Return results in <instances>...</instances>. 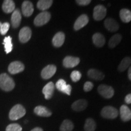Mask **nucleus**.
Returning <instances> with one entry per match:
<instances>
[{
    "label": "nucleus",
    "mask_w": 131,
    "mask_h": 131,
    "mask_svg": "<svg viewBox=\"0 0 131 131\" xmlns=\"http://www.w3.org/2000/svg\"><path fill=\"white\" fill-rule=\"evenodd\" d=\"M50 14L47 11H43L36 16L34 19V24L36 26H42L47 24L50 19Z\"/></svg>",
    "instance_id": "nucleus-3"
},
{
    "label": "nucleus",
    "mask_w": 131,
    "mask_h": 131,
    "mask_svg": "<svg viewBox=\"0 0 131 131\" xmlns=\"http://www.w3.org/2000/svg\"><path fill=\"white\" fill-rule=\"evenodd\" d=\"M122 37L120 34H115L111 38L109 41V46L110 48H114L121 42Z\"/></svg>",
    "instance_id": "nucleus-26"
},
{
    "label": "nucleus",
    "mask_w": 131,
    "mask_h": 131,
    "mask_svg": "<svg viewBox=\"0 0 131 131\" xmlns=\"http://www.w3.org/2000/svg\"><path fill=\"white\" fill-rule=\"evenodd\" d=\"M71 91H72V87L69 84H67L66 88H65L64 91H63V93H64L68 95H70V94H71Z\"/></svg>",
    "instance_id": "nucleus-36"
},
{
    "label": "nucleus",
    "mask_w": 131,
    "mask_h": 131,
    "mask_svg": "<svg viewBox=\"0 0 131 131\" xmlns=\"http://www.w3.org/2000/svg\"><path fill=\"white\" fill-rule=\"evenodd\" d=\"M92 41L94 45L98 47H101L105 45V38L100 33H96L92 36Z\"/></svg>",
    "instance_id": "nucleus-19"
},
{
    "label": "nucleus",
    "mask_w": 131,
    "mask_h": 131,
    "mask_svg": "<svg viewBox=\"0 0 131 131\" xmlns=\"http://www.w3.org/2000/svg\"><path fill=\"white\" fill-rule=\"evenodd\" d=\"M106 29L110 32H117L119 29V25L115 19L109 18L104 21Z\"/></svg>",
    "instance_id": "nucleus-14"
},
{
    "label": "nucleus",
    "mask_w": 131,
    "mask_h": 131,
    "mask_svg": "<svg viewBox=\"0 0 131 131\" xmlns=\"http://www.w3.org/2000/svg\"><path fill=\"white\" fill-rule=\"evenodd\" d=\"M98 92L103 97L111 98L114 95V90L112 87L106 84H101L98 86Z\"/></svg>",
    "instance_id": "nucleus-5"
},
{
    "label": "nucleus",
    "mask_w": 131,
    "mask_h": 131,
    "mask_svg": "<svg viewBox=\"0 0 131 131\" xmlns=\"http://www.w3.org/2000/svg\"><path fill=\"white\" fill-rule=\"evenodd\" d=\"M107 13V10L102 5H98L94 7L93 12V17L95 20L101 21L105 17Z\"/></svg>",
    "instance_id": "nucleus-6"
},
{
    "label": "nucleus",
    "mask_w": 131,
    "mask_h": 131,
    "mask_svg": "<svg viewBox=\"0 0 131 131\" xmlns=\"http://www.w3.org/2000/svg\"><path fill=\"white\" fill-rule=\"evenodd\" d=\"M77 3L80 6H87L91 3V0H77Z\"/></svg>",
    "instance_id": "nucleus-35"
},
{
    "label": "nucleus",
    "mask_w": 131,
    "mask_h": 131,
    "mask_svg": "<svg viewBox=\"0 0 131 131\" xmlns=\"http://www.w3.org/2000/svg\"><path fill=\"white\" fill-rule=\"evenodd\" d=\"M131 64V58L129 57H125V58L123 59L119 64L118 67V70L119 72H124L127 68L130 67Z\"/></svg>",
    "instance_id": "nucleus-24"
},
{
    "label": "nucleus",
    "mask_w": 131,
    "mask_h": 131,
    "mask_svg": "<svg viewBox=\"0 0 131 131\" xmlns=\"http://www.w3.org/2000/svg\"><path fill=\"white\" fill-rule=\"evenodd\" d=\"M88 75L91 79L96 80V81H101L104 78V75L100 71L94 69H91L88 70Z\"/></svg>",
    "instance_id": "nucleus-21"
},
{
    "label": "nucleus",
    "mask_w": 131,
    "mask_h": 131,
    "mask_svg": "<svg viewBox=\"0 0 131 131\" xmlns=\"http://www.w3.org/2000/svg\"><path fill=\"white\" fill-rule=\"evenodd\" d=\"M120 117L123 122H128L131 119V111L126 105H122L120 107Z\"/></svg>",
    "instance_id": "nucleus-17"
},
{
    "label": "nucleus",
    "mask_w": 131,
    "mask_h": 131,
    "mask_svg": "<svg viewBox=\"0 0 131 131\" xmlns=\"http://www.w3.org/2000/svg\"><path fill=\"white\" fill-rule=\"evenodd\" d=\"M21 21V15L18 9H16L13 12L11 16L12 25L14 28H17L20 25Z\"/></svg>",
    "instance_id": "nucleus-18"
},
{
    "label": "nucleus",
    "mask_w": 131,
    "mask_h": 131,
    "mask_svg": "<svg viewBox=\"0 0 131 131\" xmlns=\"http://www.w3.org/2000/svg\"><path fill=\"white\" fill-rule=\"evenodd\" d=\"M54 89H55V85L52 82H49L46 85H45V86L42 89V93L46 99L49 100L52 97Z\"/></svg>",
    "instance_id": "nucleus-15"
},
{
    "label": "nucleus",
    "mask_w": 131,
    "mask_h": 131,
    "mask_svg": "<svg viewBox=\"0 0 131 131\" xmlns=\"http://www.w3.org/2000/svg\"><path fill=\"white\" fill-rule=\"evenodd\" d=\"M1 25H2V24H1V23L0 22V31H1Z\"/></svg>",
    "instance_id": "nucleus-40"
},
{
    "label": "nucleus",
    "mask_w": 131,
    "mask_h": 131,
    "mask_svg": "<svg viewBox=\"0 0 131 131\" xmlns=\"http://www.w3.org/2000/svg\"><path fill=\"white\" fill-rule=\"evenodd\" d=\"M128 78L131 81V66L129 68L128 70Z\"/></svg>",
    "instance_id": "nucleus-38"
},
{
    "label": "nucleus",
    "mask_w": 131,
    "mask_h": 131,
    "mask_svg": "<svg viewBox=\"0 0 131 131\" xmlns=\"http://www.w3.org/2000/svg\"><path fill=\"white\" fill-rule=\"evenodd\" d=\"M73 127L74 125L71 121L69 119H64L60 127V131H72Z\"/></svg>",
    "instance_id": "nucleus-27"
},
{
    "label": "nucleus",
    "mask_w": 131,
    "mask_h": 131,
    "mask_svg": "<svg viewBox=\"0 0 131 131\" xmlns=\"http://www.w3.org/2000/svg\"><path fill=\"white\" fill-rule=\"evenodd\" d=\"M89 22V18L87 15L83 14L77 19L76 21L75 22L74 26H73V29L75 30H79L84 27L85 26L88 24Z\"/></svg>",
    "instance_id": "nucleus-11"
},
{
    "label": "nucleus",
    "mask_w": 131,
    "mask_h": 131,
    "mask_svg": "<svg viewBox=\"0 0 131 131\" xmlns=\"http://www.w3.org/2000/svg\"><path fill=\"white\" fill-rule=\"evenodd\" d=\"M6 131H22V127L18 124L12 123L7 126Z\"/></svg>",
    "instance_id": "nucleus-31"
},
{
    "label": "nucleus",
    "mask_w": 131,
    "mask_h": 131,
    "mask_svg": "<svg viewBox=\"0 0 131 131\" xmlns=\"http://www.w3.org/2000/svg\"><path fill=\"white\" fill-rule=\"evenodd\" d=\"M24 65L20 61H14L10 64L8 70L11 74H16L20 73L24 70Z\"/></svg>",
    "instance_id": "nucleus-8"
},
{
    "label": "nucleus",
    "mask_w": 131,
    "mask_h": 131,
    "mask_svg": "<svg viewBox=\"0 0 131 131\" xmlns=\"http://www.w3.org/2000/svg\"><path fill=\"white\" fill-rule=\"evenodd\" d=\"M65 41V35L63 32H57L52 39V44L53 46L60 47L63 45Z\"/></svg>",
    "instance_id": "nucleus-13"
},
{
    "label": "nucleus",
    "mask_w": 131,
    "mask_h": 131,
    "mask_svg": "<svg viewBox=\"0 0 131 131\" xmlns=\"http://www.w3.org/2000/svg\"><path fill=\"white\" fill-rule=\"evenodd\" d=\"M30 131H43V130L41 128H40V127H35V128L33 129Z\"/></svg>",
    "instance_id": "nucleus-39"
},
{
    "label": "nucleus",
    "mask_w": 131,
    "mask_h": 131,
    "mask_svg": "<svg viewBox=\"0 0 131 131\" xmlns=\"http://www.w3.org/2000/svg\"><path fill=\"white\" fill-rule=\"evenodd\" d=\"M53 1L52 0H40L37 3L38 9L45 11L48 9L52 6Z\"/></svg>",
    "instance_id": "nucleus-25"
},
{
    "label": "nucleus",
    "mask_w": 131,
    "mask_h": 131,
    "mask_svg": "<svg viewBox=\"0 0 131 131\" xmlns=\"http://www.w3.org/2000/svg\"><path fill=\"white\" fill-rule=\"evenodd\" d=\"M3 45L4 46L5 51L6 53H9L13 49V45L12 42V37L8 36L4 39Z\"/></svg>",
    "instance_id": "nucleus-29"
},
{
    "label": "nucleus",
    "mask_w": 131,
    "mask_h": 131,
    "mask_svg": "<svg viewBox=\"0 0 131 131\" xmlns=\"http://www.w3.org/2000/svg\"><path fill=\"white\" fill-rule=\"evenodd\" d=\"M22 12L23 14L26 17L31 16L34 12V8L33 4L29 1H24L22 4Z\"/></svg>",
    "instance_id": "nucleus-12"
},
{
    "label": "nucleus",
    "mask_w": 131,
    "mask_h": 131,
    "mask_svg": "<svg viewBox=\"0 0 131 131\" xmlns=\"http://www.w3.org/2000/svg\"><path fill=\"white\" fill-rule=\"evenodd\" d=\"M2 8L3 11L5 13L9 14V13L13 12L15 10V4L12 0H6L3 3Z\"/></svg>",
    "instance_id": "nucleus-22"
},
{
    "label": "nucleus",
    "mask_w": 131,
    "mask_h": 131,
    "mask_svg": "<svg viewBox=\"0 0 131 131\" xmlns=\"http://www.w3.org/2000/svg\"><path fill=\"white\" fill-rule=\"evenodd\" d=\"M80 58L78 57L67 56L64 58L63 64L66 68H73L77 66L80 63Z\"/></svg>",
    "instance_id": "nucleus-10"
},
{
    "label": "nucleus",
    "mask_w": 131,
    "mask_h": 131,
    "mask_svg": "<svg viewBox=\"0 0 131 131\" xmlns=\"http://www.w3.org/2000/svg\"><path fill=\"white\" fill-rule=\"evenodd\" d=\"M32 36V30L29 27H24L19 33V40L23 43L29 41Z\"/></svg>",
    "instance_id": "nucleus-9"
},
{
    "label": "nucleus",
    "mask_w": 131,
    "mask_h": 131,
    "mask_svg": "<svg viewBox=\"0 0 131 131\" xmlns=\"http://www.w3.org/2000/svg\"><path fill=\"white\" fill-rule=\"evenodd\" d=\"M95 122L92 118H88L85 122L84 129L85 131H95L96 129Z\"/></svg>",
    "instance_id": "nucleus-28"
},
{
    "label": "nucleus",
    "mask_w": 131,
    "mask_h": 131,
    "mask_svg": "<svg viewBox=\"0 0 131 131\" xmlns=\"http://www.w3.org/2000/svg\"><path fill=\"white\" fill-rule=\"evenodd\" d=\"M34 112L37 115L42 117H49L52 115V112L47 107L42 106H38L34 109Z\"/></svg>",
    "instance_id": "nucleus-16"
},
{
    "label": "nucleus",
    "mask_w": 131,
    "mask_h": 131,
    "mask_svg": "<svg viewBox=\"0 0 131 131\" xmlns=\"http://www.w3.org/2000/svg\"><path fill=\"white\" fill-rule=\"evenodd\" d=\"M26 109L21 104H16L14 106L9 112V117L11 120H17L25 115Z\"/></svg>",
    "instance_id": "nucleus-2"
},
{
    "label": "nucleus",
    "mask_w": 131,
    "mask_h": 131,
    "mask_svg": "<svg viewBox=\"0 0 131 131\" xmlns=\"http://www.w3.org/2000/svg\"><path fill=\"white\" fill-rule=\"evenodd\" d=\"M124 101L127 104H131V94H129L126 96Z\"/></svg>",
    "instance_id": "nucleus-37"
},
{
    "label": "nucleus",
    "mask_w": 131,
    "mask_h": 131,
    "mask_svg": "<svg viewBox=\"0 0 131 131\" xmlns=\"http://www.w3.org/2000/svg\"><path fill=\"white\" fill-rule=\"evenodd\" d=\"M87 106H88L87 101L84 99H80L73 103L72 105V108L73 111L79 112V111H84L87 107Z\"/></svg>",
    "instance_id": "nucleus-20"
},
{
    "label": "nucleus",
    "mask_w": 131,
    "mask_h": 131,
    "mask_svg": "<svg viewBox=\"0 0 131 131\" xmlns=\"http://www.w3.org/2000/svg\"><path fill=\"white\" fill-rule=\"evenodd\" d=\"M70 78L73 82H77L81 79V73L78 70H74L70 74Z\"/></svg>",
    "instance_id": "nucleus-32"
},
{
    "label": "nucleus",
    "mask_w": 131,
    "mask_h": 131,
    "mask_svg": "<svg viewBox=\"0 0 131 131\" xmlns=\"http://www.w3.org/2000/svg\"><path fill=\"white\" fill-rule=\"evenodd\" d=\"M15 86L14 80L6 73L0 75V88L3 91L9 92L14 89Z\"/></svg>",
    "instance_id": "nucleus-1"
},
{
    "label": "nucleus",
    "mask_w": 131,
    "mask_h": 131,
    "mask_svg": "<svg viewBox=\"0 0 131 131\" xmlns=\"http://www.w3.org/2000/svg\"><path fill=\"white\" fill-rule=\"evenodd\" d=\"M118 112L117 109L112 106H105L101 110V115L104 118L107 119H114L117 117Z\"/></svg>",
    "instance_id": "nucleus-4"
},
{
    "label": "nucleus",
    "mask_w": 131,
    "mask_h": 131,
    "mask_svg": "<svg viewBox=\"0 0 131 131\" xmlns=\"http://www.w3.org/2000/svg\"><path fill=\"white\" fill-rule=\"evenodd\" d=\"M94 88V84L91 81H87L84 83V86H83V89L85 92H89Z\"/></svg>",
    "instance_id": "nucleus-34"
},
{
    "label": "nucleus",
    "mask_w": 131,
    "mask_h": 131,
    "mask_svg": "<svg viewBox=\"0 0 131 131\" xmlns=\"http://www.w3.org/2000/svg\"><path fill=\"white\" fill-rule=\"evenodd\" d=\"M10 27V24L9 23H4L2 24L1 27V31H0V34L1 35H4L7 34V31L9 30Z\"/></svg>",
    "instance_id": "nucleus-33"
},
{
    "label": "nucleus",
    "mask_w": 131,
    "mask_h": 131,
    "mask_svg": "<svg viewBox=\"0 0 131 131\" xmlns=\"http://www.w3.org/2000/svg\"><path fill=\"white\" fill-rule=\"evenodd\" d=\"M55 86H56L57 89H58L59 91H61L62 92H63V91H64L65 88H66L67 86L66 82L63 79H60L57 82Z\"/></svg>",
    "instance_id": "nucleus-30"
},
{
    "label": "nucleus",
    "mask_w": 131,
    "mask_h": 131,
    "mask_svg": "<svg viewBox=\"0 0 131 131\" xmlns=\"http://www.w3.org/2000/svg\"><path fill=\"white\" fill-rule=\"evenodd\" d=\"M57 71V67L55 65L50 64L46 66L42 70L41 77L45 80H47L50 78L55 75Z\"/></svg>",
    "instance_id": "nucleus-7"
},
{
    "label": "nucleus",
    "mask_w": 131,
    "mask_h": 131,
    "mask_svg": "<svg viewBox=\"0 0 131 131\" xmlns=\"http://www.w3.org/2000/svg\"><path fill=\"white\" fill-rule=\"evenodd\" d=\"M119 16L123 22L129 23L131 21V11L127 9H123L119 12Z\"/></svg>",
    "instance_id": "nucleus-23"
}]
</instances>
